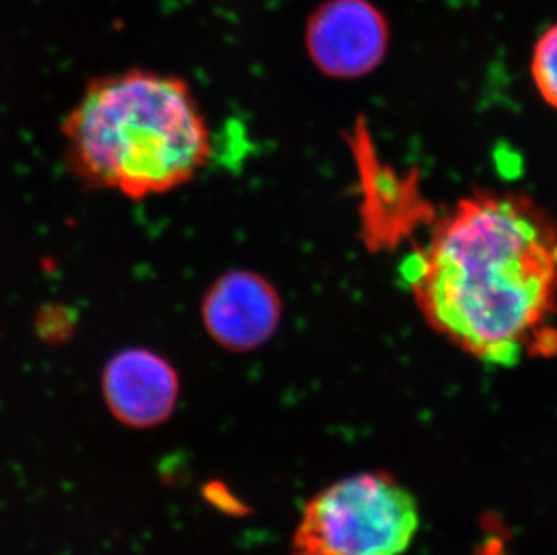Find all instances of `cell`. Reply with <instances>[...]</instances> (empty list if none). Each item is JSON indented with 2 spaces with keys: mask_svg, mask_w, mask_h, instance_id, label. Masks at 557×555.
Listing matches in <instances>:
<instances>
[{
  "mask_svg": "<svg viewBox=\"0 0 557 555\" xmlns=\"http://www.w3.org/2000/svg\"><path fill=\"white\" fill-rule=\"evenodd\" d=\"M101 390L117 422L152 430L174 415L181 384L175 368L158 351L126 348L107 362Z\"/></svg>",
  "mask_w": 557,
  "mask_h": 555,
  "instance_id": "obj_5",
  "label": "cell"
},
{
  "mask_svg": "<svg viewBox=\"0 0 557 555\" xmlns=\"http://www.w3.org/2000/svg\"><path fill=\"white\" fill-rule=\"evenodd\" d=\"M307 49L332 78H359L383 62L388 24L370 0H326L307 24Z\"/></svg>",
  "mask_w": 557,
  "mask_h": 555,
  "instance_id": "obj_4",
  "label": "cell"
},
{
  "mask_svg": "<svg viewBox=\"0 0 557 555\" xmlns=\"http://www.w3.org/2000/svg\"><path fill=\"white\" fill-rule=\"evenodd\" d=\"M531 73L543 101L557 111V22L534 46Z\"/></svg>",
  "mask_w": 557,
  "mask_h": 555,
  "instance_id": "obj_7",
  "label": "cell"
},
{
  "mask_svg": "<svg viewBox=\"0 0 557 555\" xmlns=\"http://www.w3.org/2000/svg\"><path fill=\"white\" fill-rule=\"evenodd\" d=\"M85 183L131 199L180 188L210 158V128L183 79L126 71L96 79L63 125Z\"/></svg>",
  "mask_w": 557,
  "mask_h": 555,
  "instance_id": "obj_2",
  "label": "cell"
},
{
  "mask_svg": "<svg viewBox=\"0 0 557 555\" xmlns=\"http://www.w3.org/2000/svg\"><path fill=\"white\" fill-rule=\"evenodd\" d=\"M406 278L433 331L479 361L509 367L557 348V224L525 197L460 200Z\"/></svg>",
  "mask_w": 557,
  "mask_h": 555,
  "instance_id": "obj_1",
  "label": "cell"
},
{
  "mask_svg": "<svg viewBox=\"0 0 557 555\" xmlns=\"http://www.w3.org/2000/svg\"><path fill=\"white\" fill-rule=\"evenodd\" d=\"M421 523L416 498L386 472L343 478L301 513L290 555H400Z\"/></svg>",
  "mask_w": 557,
  "mask_h": 555,
  "instance_id": "obj_3",
  "label": "cell"
},
{
  "mask_svg": "<svg viewBox=\"0 0 557 555\" xmlns=\"http://www.w3.org/2000/svg\"><path fill=\"white\" fill-rule=\"evenodd\" d=\"M202 320L226 350H255L271 340L282 320V301L273 285L248 271L219 278L202 301Z\"/></svg>",
  "mask_w": 557,
  "mask_h": 555,
  "instance_id": "obj_6",
  "label": "cell"
}]
</instances>
